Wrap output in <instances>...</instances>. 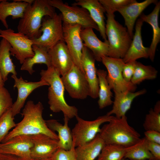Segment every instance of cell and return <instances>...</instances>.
I'll return each instance as SVG.
<instances>
[{"mask_svg": "<svg viewBox=\"0 0 160 160\" xmlns=\"http://www.w3.org/2000/svg\"><path fill=\"white\" fill-rule=\"evenodd\" d=\"M125 148L113 144H105L97 160H121L124 158Z\"/></svg>", "mask_w": 160, "mask_h": 160, "instance_id": "1f68e13d", "label": "cell"}, {"mask_svg": "<svg viewBox=\"0 0 160 160\" xmlns=\"http://www.w3.org/2000/svg\"><path fill=\"white\" fill-rule=\"evenodd\" d=\"M0 160H23L17 156L9 154L1 153Z\"/></svg>", "mask_w": 160, "mask_h": 160, "instance_id": "60d3db41", "label": "cell"}, {"mask_svg": "<svg viewBox=\"0 0 160 160\" xmlns=\"http://www.w3.org/2000/svg\"><path fill=\"white\" fill-rule=\"evenodd\" d=\"M143 126L145 131L155 130L160 132V105L156 104L145 116Z\"/></svg>", "mask_w": 160, "mask_h": 160, "instance_id": "d6a6232c", "label": "cell"}, {"mask_svg": "<svg viewBox=\"0 0 160 160\" xmlns=\"http://www.w3.org/2000/svg\"><path fill=\"white\" fill-rule=\"evenodd\" d=\"M30 160H53L51 158L46 159H40V160H38V159H31Z\"/></svg>", "mask_w": 160, "mask_h": 160, "instance_id": "ee69618b", "label": "cell"}, {"mask_svg": "<svg viewBox=\"0 0 160 160\" xmlns=\"http://www.w3.org/2000/svg\"><path fill=\"white\" fill-rule=\"evenodd\" d=\"M157 2L156 0H146L140 2L136 1L117 10L123 17L125 25L132 39L134 27L137 18L149 5L153 3L156 4Z\"/></svg>", "mask_w": 160, "mask_h": 160, "instance_id": "ffe728a7", "label": "cell"}, {"mask_svg": "<svg viewBox=\"0 0 160 160\" xmlns=\"http://www.w3.org/2000/svg\"><path fill=\"white\" fill-rule=\"evenodd\" d=\"M71 5L86 9L98 28L100 36L104 41L107 40L105 34V24L104 13L105 10L97 0H77Z\"/></svg>", "mask_w": 160, "mask_h": 160, "instance_id": "44dd1931", "label": "cell"}, {"mask_svg": "<svg viewBox=\"0 0 160 160\" xmlns=\"http://www.w3.org/2000/svg\"><path fill=\"white\" fill-rule=\"evenodd\" d=\"M13 1H15L24 2L29 4H31L33 2L34 0H13Z\"/></svg>", "mask_w": 160, "mask_h": 160, "instance_id": "b9f144b4", "label": "cell"}, {"mask_svg": "<svg viewBox=\"0 0 160 160\" xmlns=\"http://www.w3.org/2000/svg\"><path fill=\"white\" fill-rule=\"evenodd\" d=\"M75 148L73 142L72 147L68 150L58 148L51 158L53 160H77Z\"/></svg>", "mask_w": 160, "mask_h": 160, "instance_id": "8d00e7d4", "label": "cell"}, {"mask_svg": "<svg viewBox=\"0 0 160 160\" xmlns=\"http://www.w3.org/2000/svg\"><path fill=\"white\" fill-rule=\"evenodd\" d=\"M107 14H114L120 8L136 1L135 0H99Z\"/></svg>", "mask_w": 160, "mask_h": 160, "instance_id": "e575fe53", "label": "cell"}, {"mask_svg": "<svg viewBox=\"0 0 160 160\" xmlns=\"http://www.w3.org/2000/svg\"><path fill=\"white\" fill-rule=\"evenodd\" d=\"M32 49L34 55L31 57L26 59L20 68L21 70L26 71L31 75L35 72L33 66L35 64H44L47 68L51 66L50 59L47 50L34 44L32 46Z\"/></svg>", "mask_w": 160, "mask_h": 160, "instance_id": "f546056e", "label": "cell"}, {"mask_svg": "<svg viewBox=\"0 0 160 160\" xmlns=\"http://www.w3.org/2000/svg\"><path fill=\"white\" fill-rule=\"evenodd\" d=\"M42 33L38 38L32 40L33 44L47 51L57 43L64 41L63 22L60 13L46 16L42 19L40 28Z\"/></svg>", "mask_w": 160, "mask_h": 160, "instance_id": "8992f818", "label": "cell"}, {"mask_svg": "<svg viewBox=\"0 0 160 160\" xmlns=\"http://www.w3.org/2000/svg\"><path fill=\"white\" fill-rule=\"evenodd\" d=\"M143 22L140 18L137 20L135 32L130 46L122 58L125 63L136 61L138 59L149 57V48L145 47L143 44L141 31Z\"/></svg>", "mask_w": 160, "mask_h": 160, "instance_id": "d6986e66", "label": "cell"}, {"mask_svg": "<svg viewBox=\"0 0 160 160\" xmlns=\"http://www.w3.org/2000/svg\"><path fill=\"white\" fill-rule=\"evenodd\" d=\"M157 73V70L151 65H145L136 61L134 72L130 82L136 85L145 80L156 79Z\"/></svg>", "mask_w": 160, "mask_h": 160, "instance_id": "4dcf8cb0", "label": "cell"}, {"mask_svg": "<svg viewBox=\"0 0 160 160\" xmlns=\"http://www.w3.org/2000/svg\"><path fill=\"white\" fill-rule=\"evenodd\" d=\"M97 73L99 87L98 104L99 108L102 109L113 103L111 99L113 94L106 79L107 71L103 69H97Z\"/></svg>", "mask_w": 160, "mask_h": 160, "instance_id": "83f0119b", "label": "cell"}, {"mask_svg": "<svg viewBox=\"0 0 160 160\" xmlns=\"http://www.w3.org/2000/svg\"><path fill=\"white\" fill-rule=\"evenodd\" d=\"M105 34L109 43L108 57L123 58L132 41L126 28L115 19L114 14H106Z\"/></svg>", "mask_w": 160, "mask_h": 160, "instance_id": "5b68a950", "label": "cell"}, {"mask_svg": "<svg viewBox=\"0 0 160 160\" xmlns=\"http://www.w3.org/2000/svg\"><path fill=\"white\" fill-rule=\"evenodd\" d=\"M41 79L49 84L48 103L50 110L53 112H62L64 116L70 119L78 115V109L74 106L69 105L64 97L65 88L57 70L52 66L47 70H41Z\"/></svg>", "mask_w": 160, "mask_h": 160, "instance_id": "7a4b0ae2", "label": "cell"}, {"mask_svg": "<svg viewBox=\"0 0 160 160\" xmlns=\"http://www.w3.org/2000/svg\"><path fill=\"white\" fill-rule=\"evenodd\" d=\"M95 60L92 52L84 45L82 51L81 66L89 84V96L94 99L98 97L99 89Z\"/></svg>", "mask_w": 160, "mask_h": 160, "instance_id": "2e32d148", "label": "cell"}, {"mask_svg": "<svg viewBox=\"0 0 160 160\" xmlns=\"http://www.w3.org/2000/svg\"><path fill=\"white\" fill-rule=\"evenodd\" d=\"M0 37L6 39L10 45L11 55L15 56L22 64L27 58L31 57L34 55L32 49L33 43L23 33L15 32L10 28L0 29Z\"/></svg>", "mask_w": 160, "mask_h": 160, "instance_id": "30bf717a", "label": "cell"}, {"mask_svg": "<svg viewBox=\"0 0 160 160\" xmlns=\"http://www.w3.org/2000/svg\"><path fill=\"white\" fill-rule=\"evenodd\" d=\"M146 91L145 89H143L137 92L127 91L115 93L112 109L106 115L111 116L114 114L117 118L126 116L127 112L130 108L134 99L139 96L145 94Z\"/></svg>", "mask_w": 160, "mask_h": 160, "instance_id": "7402d4cb", "label": "cell"}, {"mask_svg": "<svg viewBox=\"0 0 160 160\" xmlns=\"http://www.w3.org/2000/svg\"><path fill=\"white\" fill-rule=\"evenodd\" d=\"M55 12V8L49 4L48 0H34L27 6L19 20L18 32L31 40L39 38L42 33L40 28L43 17L52 16Z\"/></svg>", "mask_w": 160, "mask_h": 160, "instance_id": "3957f363", "label": "cell"}, {"mask_svg": "<svg viewBox=\"0 0 160 160\" xmlns=\"http://www.w3.org/2000/svg\"><path fill=\"white\" fill-rule=\"evenodd\" d=\"M44 109L40 102L35 104L32 100H28L21 113L23 119L13 129L9 132L1 143L6 142L12 138L19 135L32 136L38 134L46 135L58 140L57 135L47 125L42 117Z\"/></svg>", "mask_w": 160, "mask_h": 160, "instance_id": "6da1fadb", "label": "cell"}, {"mask_svg": "<svg viewBox=\"0 0 160 160\" xmlns=\"http://www.w3.org/2000/svg\"><path fill=\"white\" fill-rule=\"evenodd\" d=\"M82 29L79 25H71L63 23L64 41L74 64L83 72L81 66V58L84 45L81 36Z\"/></svg>", "mask_w": 160, "mask_h": 160, "instance_id": "7c38bea8", "label": "cell"}, {"mask_svg": "<svg viewBox=\"0 0 160 160\" xmlns=\"http://www.w3.org/2000/svg\"><path fill=\"white\" fill-rule=\"evenodd\" d=\"M33 146L31 151V159H44L51 158L59 148L58 140L44 134L31 136Z\"/></svg>", "mask_w": 160, "mask_h": 160, "instance_id": "9a60e30c", "label": "cell"}, {"mask_svg": "<svg viewBox=\"0 0 160 160\" xmlns=\"http://www.w3.org/2000/svg\"><path fill=\"white\" fill-rule=\"evenodd\" d=\"M145 137L148 140L160 144V132L155 130L145 131Z\"/></svg>", "mask_w": 160, "mask_h": 160, "instance_id": "ab89813d", "label": "cell"}, {"mask_svg": "<svg viewBox=\"0 0 160 160\" xmlns=\"http://www.w3.org/2000/svg\"><path fill=\"white\" fill-rule=\"evenodd\" d=\"M81 36L84 45L92 52L96 60L101 62L103 57L108 56L109 50L108 41L103 42L100 40L92 28L82 29Z\"/></svg>", "mask_w": 160, "mask_h": 160, "instance_id": "ac0fdd59", "label": "cell"}, {"mask_svg": "<svg viewBox=\"0 0 160 160\" xmlns=\"http://www.w3.org/2000/svg\"><path fill=\"white\" fill-rule=\"evenodd\" d=\"M136 61L125 63L123 68L122 72V76L124 80L127 82H131L135 70Z\"/></svg>", "mask_w": 160, "mask_h": 160, "instance_id": "74e56055", "label": "cell"}, {"mask_svg": "<svg viewBox=\"0 0 160 160\" xmlns=\"http://www.w3.org/2000/svg\"><path fill=\"white\" fill-rule=\"evenodd\" d=\"M11 77L15 81L13 87L16 88L18 90L17 100L13 103L12 107L13 115L14 117L20 113L27 98L34 90L42 86H49V84L45 81L41 79L37 82H28L24 80L21 76L18 78L16 75L12 74Z\"/></svg>", "mask_w": 160, "mask_h": 160, "instance_id": "5bb4252c", "label": "cell"}, {"mask_svg": "<svg viewBox=\"0 0 160 160\" xmlns=\"http://www.w3.org/2000/svg\"><path fill=\"white\" fill-rule=\"evenodd\" d=\"M2 1V0H0V2H1Z\"/></svg>", "mask_w": 160, "mask_h": 160, "instance_id": "7dc6e473", "label": "cell"}, {"mask_svg": "<svg viewBox=\"0 0 160 160\" xmlns=\"http://www.w3.org/2000/svg\"><path fill=\"white\" fill-rule=\"evenodd\" d=\"M107 71L106 79L111 89L114 93L127 91L134 92L137 86L131 82L125 81L122 72L125 63L122 58H117L105 56L101 61Z\"/></svg>", "mask_w": 160, "mask_h": 160, "instance_id": "9c48e42d", "label": "cell"}, {"mask_svg": "<svg viewBox=\"0 0 160 160\" xmlns=\"http://www.w3.org/2000/svg\"><path fill=\"white\" fill-rule=\"evenodd\" d=\"M105 145L99 134L91 141L75 147L77 160H95Z\"/></svg>", "mask_w": 160, "mask_h": 160, "instance_id": "d4e9b609", "label": "cell"}, {"mask_svg": "<svg viewBox=\"0 0 160 160\" xmlns=\"http://www.w3.org/2000/svg\"><path fill=\"white\" fill-rule=\"evenodd\" d=\"M101 128L99 136L105 144H113L124 148L131 146L141 139L140 134L131 126L126 116L115 118Z\"/></svg>", "mask_w": 160, "mask_h": 160, "instance_id": "277c9868", "label": "cell"}, {"mask_svg": "<svg viewBox=\"0 0 160 160\" xmlns=\"http://www.w3.org/2000/svg\"><path fill=\"white\" fill-rule=\"evenodd\" d=\"M146 140L148 149L155 160H160V144Z\"/></svg>", "mask_w": 160, "mask_h": 160, "instance_id": "f35d334b", "label": "cell"}, {"mask_svg": "<svg viewBox=\"0 0 160 160\" xmlns=\"http://www.w3.org/2000/svg\"><path fill=\"white\" fill-rule=\"evenodd\" d=\"M49 4L60 12L63 23L78 25L82 29L91 28L98 31V27L88 11L82 7L64 2L61 0H48Z\"/></svg>", "mask_w": 160, "mask_h": 160, "instance_id": "52a82bcc", "label": "cell"}, {"mask_svg": "<svg viewBox=\"0 0 160 160\" xmlns=\"http://www.w3.org/2000/svg\"><path fill=\"white\" fill-rule=\"evenodd\" d=\"M75 117L77 123L71 132L73 142L76 147L93 139L100 132L101 125L104 123L109 122L115 116L106 114L99 116L92 121L85 120L78 115Z\"/></svg>", "mask_w": 160, "mask_h": 160, "instance_id": "ba28073f", "label": "cell"}, {"mask_svg": "<svg viewBox=\"0 0 160 160\" xmlns=\"http://www.w3.org/2000/svg\"><path fill=\"white\" fill-rule=\"evenodd\" d=\"M69 120L67 117L64 116V124L54 119L46 121L49 128L58 133L59 148L65 150L70 149L73 145L71 131L68 124Z\"/></svg>", "mask_w": 160, "mask_h": 160, "instance_id": "603a6c76", "label": "cell"}, {"mask_svg": "<svg viewBox=\"0 0 160 160\" xmlns=\"http://www.w3.org/2000/svg\"><path fill=\"white\" fill-rule=\"evenodd\" d=\"M28 3L22 1L9 2L2 0L0 2V20L6 29L8 28L6 19L11 16L13 19L22 18Z\"/></svg>", "mask_w": 160, "mask_h": 160, "instance_id": "484cf974", "label": "cell"}, {"mask_svg": "<svg viewBox=\"0 0 160 160\" xmlns=\"http://www.w3.org/2000/svg\"><path fill=\"white\" fill-rule=\"evenodd\" d=\"M61 79L65 89L72 98L84 100L89 96V84L84 74L74 63Z\"/></svg>", "mask_w": 160, "mask_h": 160, "instance_id": "8fae6325", "label": "cell"}, {"mask_svg": "<svg viewBox=\"0 0 160 160\" xmlns=\"http://www.w3.org/2000/svg\"><path fill=\"white\" fill-rule=\"evenodd\" d=\"M11 47L8 41L2 38L0 42V72L2 79L4 83L7 80L9 73L17 75L15 66L10 58Z\"/></svg>", "mask_w": 160, "mask_h": 160, "instance_id": "4316f807", "label": "cell"}, {"mask_svg": "<svg viewBox=\"0 0 160 160\" xmlns=\"http://www.w3.org/2000/svg\"><path fill=\"white\" fill-rule=\"evenodd\" d=\"M153 11L149 14H141L140 18L143 22L148 23L151 26L153 31L151 43L149 48V57L151 61H154L155 52L158 44L160 41V28L158 23V17L160 10V2H157Z\"/></svg>", "mask_w": 160, "mask_h": 160, "instance_id": "cb8c5ba5", "label": "cell"}, {"mask_svg": "<svg viewBox=\"0 0 160 160\" xmlns=\"http://www.w3.org/2000/svg\"><path fill=\"white\" fill-rule=\"evenodd\" d=\"M12 99L8 90L4 87H0V117L12 108Z\"/></svg>", "mask_w": 160, "mask_h": 160, "instance_id": "d590c367", "label": "cell"}, {"mask_svg": "<svg viewBox=\"0 0 160 160\" xmlns=\"http://www.w3.org/2000/svg\"><path fill=\"white\" fill-rule=\"evenodd\" d=\"M51 66L62 76L71 68L73 63L67 46L63 41L57 43L48 51Z\"/></svg>", "mask_w": 160, "mask_h": 160, "instance_id": "e0dca14e", "label": "cell"}, {"mask_svg": "<svg viewBox=\"0 0 160 160\" xmlns=\"http://www.w3.org/2000/svg\"><path fill=\"white\" fill-rule=\"evenodd\" d=\"M14 119L12 108L0 117V143L8 134L9 130L16 126Z\"/></svg>", "mask_w": 160, "mask_h": 160, "instance_id": "836d02e7", "label": "cell"}, {"mask_svg": "<svg viewBox=\"0 0 160 160\" xmlns=\"http://www.w3.org/2000/svg\"><path fill=\"white\" fill-rule=\"evenodd\" d=\"M1 154V149H0V154Z\"/></svg>", "mask_w": 160, "mask_h": 160, "instance_id": "bcb514c9", "label": "cell"}, {"mask_svg": "<svg viewBox=\"0 0 160 160\" xmlns=\"http://www.w3.org/2000/svg\"><path fill=\"white\" fill-rule=\"evenodd\" d=\"M4 83L2 79L0 72V87H4Z\"/></svg>", "mask_w": 160, "mask_h": 160, "instance_id": "7bdbcfd3", "label": "cell"}, {"mask_svg": "<svg viewBox=\"0 0 160 160\" xmlns=\"http://www.w3.org/2000/svg\"><path fill=\"white\" fill-rule=\"evenodd\" d=\"M121 160H129V159H125L123 158Z\"/></svg>", "mask_w": 160, "mask_h": 160, "instance_id": "f6af8a7d", "label": "cell"}, {"mask_svg": "<svg viewBox=\"0 0 160 160\" xmlns=\"http://www.w3.org/2000/svg\"><path fill=\"white\" fill-rule=\"evenodd\" d=\"M124 158L130 160H155L148 149L145 137L134 144L125 148Z\"/></svg>", "mask_w": 160, "mask_h": 160, "instance_id": "f1b7e54d", "label": "cell"}, {"mask_svg": "<svg viewBox=\"0 0 160 160\" xmlns=\"http://www.w3.org/2000/svg\"><path fill=\"white\" fill-rule=\"evenodd\" d=\"M33 146L31 136L19 135L0 143L1 153L13 155L23 160L31 159V151Z\"/></svg>", "mask_w": 160, "mask_h": 160, "instance_id": "4fadbf2b", "label": "cell"}]
</instances>
